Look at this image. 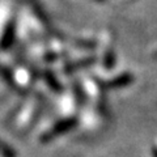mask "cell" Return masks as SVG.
<instances>
[{
	"instance_id": "cell-1",
	"label": "cell",
	"mask_w": 157,
	"mask_h": 157,
	"mask_svg": "<svg viewBox=\"0 0 157 157\" xmlns=\"http://www.w3.org/2000/svg\"><path fill=\"white\" fill-rule=\"evenodd\" d=\"M132 81H134V77H132V75H130V73H124V75H121L119 77H117L113 81H110L109 86L110 88H121V86L130 85Z\"/></svg>"
},
{
	"instance_id": "cell-2",
	"label": "cell",
	"mask_w": 157,
	"mask_h": 157,
	"mask_svg": "<svg viewBox=\"0 0 157 157\" xmlns=\"http://www.w3.org/2000/svg\"><path fill=\"white\" fill-rule=\"evenodd\" d=\"M153 56H155V58L157 59V51H156V54H155V55H153Z\"/></svg>"
}]
</instances>
